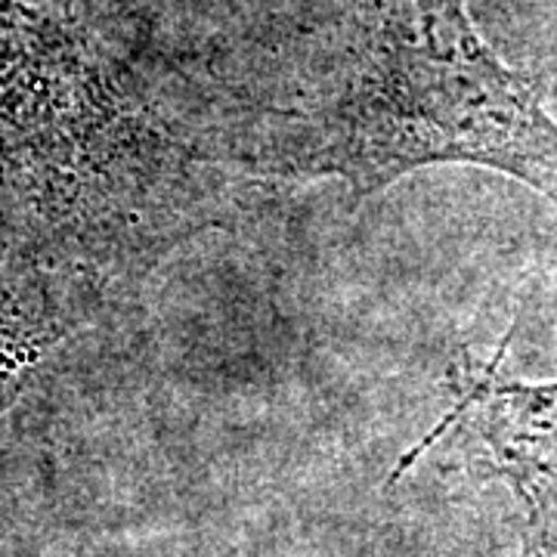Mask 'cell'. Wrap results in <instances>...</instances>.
Segmentation results:
<instances>
[{
  "label": "cell",
  "instance_id": "6da1fadb",
  "mask_svg": "<svg viewBox=\"0 0 557 557\" xmlns=\"http://www.w3.org/2000/svg\"><path fill=\"white\" fill-rule=\"evenodd\" d=\"M201 161L57 22L0 3V263L106 298L211 226Z\"/></svg>",
  "mask_w": 557,
  "mask_h": 557
},
{
  "label": "cell",
  "instance_id": "7a4b0ae2",
  "mask_svg": "<svg viewBox=\"0 0 557 557\" xmlns=\"http://www.w3.org/2000/svg\"><path fill=\"white\" fill-rule=\"evenodd\" d=\"M239 159L270 177L344 180L357 199L421 168L478 164L557 208V121L539 81L480 38L465 0H366L335 94Z\"/></svg>",
  "mask_w": 557,
  "mask_h": 557
},
{
  "label": "cell",
  "instance_id": "3957f363",
  "mask_svg": "<svg viewBox=\"0 0 557 557\" xmlns=\"http://www.w3.org/2000/svg\"><path fill=\"white\" fill-rule=\"evenodd\" d=\"M100 295L62 278L0 263V416L32 372L100 307Z\"/></svg>",
  "mask_w": 557,
  "mask_h": 557
},
{
  "label": "cell",
  "instance_id": "277c9868",
  "mask_svg": "<svg viewBox=\"0 0 557 557\" xmlns=\"http://www.w3.org/2000/svg\"><path fill=\"white\" fill-rule=\"evenodd\" d=\"M536 557H557V539L548 545V548H545V552H539Z\"/></svg>",
  "mask_w": 557,
  "mask_h": 557
}]
</instances>
